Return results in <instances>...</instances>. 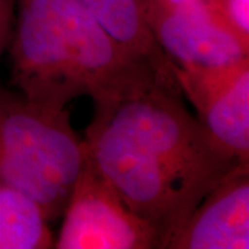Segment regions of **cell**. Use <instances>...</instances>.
Returning <instances> with one entry per match:
<instances>
[{
  "label": "cell",
  "mask_w": 249,
  "mask_h": 249,
  "mask_svg": "<svg viewBox=\"0 0 249 249\" xmlns=\"http://www.w3.org/2000/svg\"><path fill=\"white\" fill-rule=\"evenodd\" d=\"M85 147L124 204L166 248L212 188L240 163L193 116L173 75H151L94 104Z\"/></svg>",
  "instance_id": "1"
},
{
  "label": "cell",
  "mask_w": 249,
  "mask_h": 249,
  "mask_svg": "<svg viewBox=\"0 0 249 249\" xmlns=\"http://www.w3.org/2000/svg\"><path fill=\"white\" fill-rule=\"evenodd\" d=\"M83 155L67 109L0 88V184L32 198L49 223L62 216Z\"/></svg>",
  "instance_id": "2"
},
{
  "label": "cell",
  "mask_w": 249,
  "mask_h": 249,
  "mask_svg": "<svg viewBox=\"0 0 249 249\" xmlns=\"http://www.w3.org/2000/svg\"><path fill=\"white\" fill-rule=\"evenodd\" d=\"M13 82L28 101L62 111L86 96L62 27L58 0H16Z\"/></svg>",
  "instance_id": "3"
},
{
  "label": "cell",
  "mask_w": 249,
  "mask_h": 249,
  "mask_svg": "<svg viewBox=\"0 0 249 249\" xmlns=\"http://www.w3.org/2000/svg\"><path fill=\"white\" fill-rule=\"evenodd\" d=\"M62 216L54 248H158L155 229L124 204L115 187L91 160L86 147Z\"/></svg>",
  "instance_id": "4"
},
{
  "label": "cell",
  "mask_w": 249,
  "mask_h": 249,
  "mask_svg": "<svg viewBox=\"0 0 249 249\" xmlns=\"http://www.w3.org/2000/svg\"><path fill=\"white\" fill-rule=\"evenodd\" d=\"M144 1L150 32L172 65L211 68L249 57V46L223 25L206 0L181 4Z\"/></svg>",
  "instance_id": "5"
},
{
  "label": "cell",
  "mask_w": 249,
  "mask_h": 249,
  "mask_svg": "<svg viewBox=\"0 0 249 249\" xmlns=\"http://www.w3.org/2000/svg\"><path fill=\"white\" fill-rule=\"evenodd\" d=\"M170 68L208 133L249 162V57L211 68Z\"/></svg>",
  "instance_id": "6"
},
{
  "label": "cell",
  "mask_w": 249,
  "mask_h": 249,
  "mask_svg": "<svg viewBox=\"0 0 249 249\" xmlns=\"http://www.w3.org/2000/svg\"><path fill=\"white\" fill-rule=\"evenodd\" d=\"M249 248V162H240L202 198L168 249Z\"/></svg>",
  "instance_id": "7"
},
{
  "label": "cell",
  "mask_w": 249,
  "mask_h": 249,
  "mask_svg": "<svg viewBox=\"0 0 249 249\" xmlns=\"http://www.w3.org/2000/svg\"><path fill=\"white\" fill-rule=\"evenodd\" d=\"M118 43L162 72L170 61L154 40L145 21L144 0H75Z\"/></svg>",
  "instance_id": "8"
},
{
  "label": "cell",
  "mask_w": 249,
  "mask_h": 249,
  "mask_svg": "<svg viewBox=\"0 0 249 249\" xmlns=\"http://www.w3.org/2000/svg\"><path fill=\"white\" fill-rule=\"evenodd\" d=\"M54 248V237L39 205L0 184V249Z\"/></svg>",
  "instance_id": "9"
},
{
  "label": "cell",
  "mask_w": 249,
  "mask_h": 249,
  "mask_svg": "<svg viewBox=\"0 0 249 249\" xmlns=\"http://www.w3.org/2000/svg\"><path fill=\"white\" fill-rule=\"evenodd\" d=\"M206 3L223 25L249 46V0H206Z\"/></svg>",
  "instance_id": "10"
},
{
  "label": "cell",
  "mask_w": 249,
  "mask_h": 249,
  "mask_svg": "<svg viewBox=\"0 0 249 249\" xmlns=\"http://www.w3.org/2000/svg\"><path fill=\"white\" fill-rule=\"evenodd\" d=\"M16 21V0H0V58L9 47Z\"/></svg>",
  "instance_id": "11"
}]
</instances>
